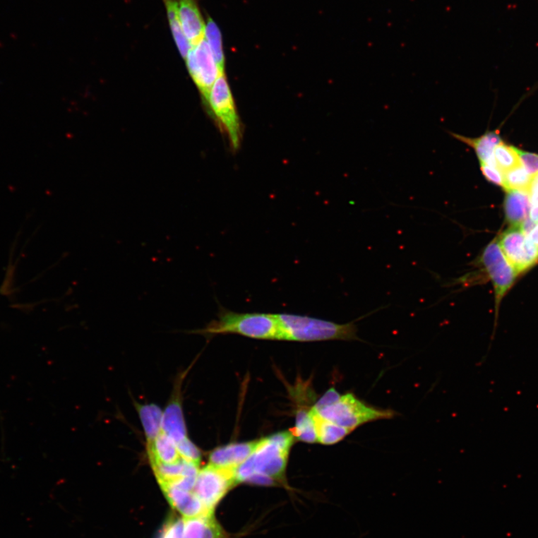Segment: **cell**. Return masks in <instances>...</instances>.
Masks as SVG:
<instances>
[{"mask_svg": "<svg viewBox=\"0 0 538 538\" xmlns=\"http://www.w3.org/2000/svg\"><path fill=\"white\" fill-rule=\"evenodd\" d=\"M217 318L202 329L190 331L211 337L238 335L257 340H283L281 326L276 314L237 313L220 305Z\"/></svg>", "mask_w": 538, "mask_h": 538, "instance_id": "cell-1", "label": "cell"}, {"mask_svg": "<svg viewBox=\"0 0 538 538\" xmlns=\"http://www.w3.org/2000/svg\"><path fill=\"white\" fill-rule=\"evenodd\" d=\"M294 438L309 443L317 442L315 422L310 412H300L297 417V425L291 431Z\"/></svg>", "mask_w": 538, "mask_h": 538, "instance_id": "cell-22", "label": "cell"}, {"mask_svg": "<svg viewBox=\"0 0 538 538\" xmlns=\"http://www.w3.org/2000/svg\"><path fill=\"white\" fill-rule=\"evenodd\" d=\"M205 40L209 44L212 54L222 74L225 73V55L222 46V37L220 30L210 17H208L206 29H205Z\"/></svg>", "mask_w": 538, "mask_h": 538, "instance_id": "cell-21", "label": "cell"}, {"mask_svg": "<svg viewBox=\"0 0 538 538\" xmlns=\"http://www.w3.org/2000/svg\"><path fill=\"white\" fill-rule=\"evenodd\" d=\"M207 101L217 120L220 122L223 131L227 133L230 143L237 150L240 145L241 125L225 74L220 75L216 80Z\"/></svg>", "mask_w": 538, "mask_h": 538, "instance_id": "cell-5", "label": "cell"}, {"mask_svg": "<svg viewBox=\"0 0 538 538\" xmlns=\"http://www.w3.org/2000/svg\"><path fill=\"white\" fill-rule=\"evenodd\" d=\"M169 21L170 28L175 43L181 56L186 59L192 48L184 35L181 20H179L178 5L177 0H162Z\"/></svg>", "mask_w": 538, "mask_h": 538, "instance_id": "cell-20", "label": "cell"}, {"mask_svg": "<svg viewBox=\"0 0 538 538\" xmlns=\"http://www.w3.org/2000/svg\"><path fill=\"white\" fill-rule=\"evenodd\" d=\"M451 134L460 142L465 143L474 149L480 163H484L497 169L494 158V150L497 145L502 143V139L498 132H489L477 138H471L455 133Z\"/></svg>", "mask_w": 538, "mask_h": 538, "instance_id": "cell-15", "label": "cell"}, {"mask_svg": "<svg viewBox=\"0 0 538 538\" xmlns=\"http://www.w3.org/2000/svg\"><path fill=\"white\" fill-rule=\"evenodd\" d=\"M527 237L534 246L538 247V222L535 224L531 232L527 234Z\"/></svg>", "mask_w": 538, "mask_h": 538, "instance_id": "cell-31", "label": "cell"}, {"mask_svg": "<svg viewBox=\"0 0 538 538\" xmlns=\"http://www.w3.org/2000/svg\"><path fill=\"white\" fill-rule=\"evenodd\" d=\"M521 164L527 172L533 175L538 172V155L516 149Z\"/></svg>", "mask_w": 538, "mask_h": 538, "instance_id": "cell-28", "label": "cell"}, {"mask_svg": "<svg viewBox=\"0 0 538 538\" xmlns=\"http://www.w3.org/2000/svg\"><path fill=\"white\" fill-rule=\"evenodd\" d=\"M283 340L318 342L359 340L355 323L338 324L325 319L289 313L276 314Z\"/></svg>", "mask_w": 538, "mask_h": 538, "instance_id": "cell-3", "label": "cell"}, {"mask_svg": "<svg viewBox=\"0 0 538 538\" xmlns=\"http://www.w3.org/2000/svg\"><path fill=\"white\" fill-rule=\"evenodd\" d=\"M184 520L172 518L166 522L160 538H184Z\"/></svg>", "mask_w": 538, "mask_h": 538, "instance_id": "cell-26", "label": "cell"}, {"mask_svg": "<svg viewBox=\"0 0 538 538\" xmlns=\"http://www.w3.org/2000/svg\"><path fill=\"white\" fill-rule=\"evenodd\" d=\"M294 436L291 431L280 432L259 440L252 455L237 467V484L246 482L254 475H261L276 483L285 481V474Z\"/></svg>", "mask_w": 538, "mask_h": 538, "instance_id": "cell-2", "label": "cell"}, {"mask_svg": "<svg viewBox=\"0 0 538 538\" xmlns=\"http://www.w3.org/2000/svg\"><path fill=\"white\" fill-rule=\"evenodd\" d=\"M505 191L511 189L528 191L532 175L530 174L522 164L503 173Z\"/></svg>", "mask_w": 538, "mask_h": 538, "instance_id": "cell-23", "label": "cell"}, {"mask_svg": "<svg viewBox=\"0 0 538 538\" xmlns=\"http://www.w3.org/2000/svg\"><path fill=\"white\" fill-rule=\"evenodd\" d=\"M161 489L170 505L179 512L184 518H196L211 514L193 491H186L163 485Z\"/></svg>", "mask_w": 538, "mask_h": 538, "instance_id": "cell-12", "label": "cell"}, {"mask_svg": "<svg viewBox=\"0 0 538 538\" xmlns=\"http://www.w3.org/2000/svg\"><path fill=\"white\" fill-rule=\"evenodd\" d=\"M162 431L176 443L187 438L182 405L178 395L165 408L162 415Z\"/></svg>", "mask_w": 538, "mask_h": 538, "instance_id": "cell-14", "label": "cell"}, {"mask_svg": "<svg viewBox=\"0 0 538 538\" xmlns=\"http://www.w3.org/2000/svg\"><path fill=\"white\" fill-rule=\"evenodd\" d=\"M506 192L504 202L506 220L511 227H520L528 219L532 207L528 191L511 189Z\"/></svg>", "mask_w": 538, "mask_h": 538, "instance_id": "cell-13", "label": "cell"}, {"mask_svg": "<svg viewBox=\"0 0 538 538\" xmlns=\"http://www.w3.org/2000/svg\"><path fill=\"white\" fill-rule=\"evenodd\" d=\"M177 450L182 459L200 465L201 453L199 448L188 438L177 443Z\"/></svg>", "mask_w": 538, "mask_h": 538, "instance_id": "cell-25", "label": "cell"}, {"mask_svg": "<svg viewBox=\"0 0 538 538\" xmlns=\"http://www.w3.org/2000/svg\"><path fill=\"white\" fill-rule=\"evenodd\" d=\"M479 264L492 282L498 310L505 294L513 286L518 273L506 257L497 239L485 247L480 256Z\"/></svg>", "mask_w": 538, "mask_h": 538, "instance_id": "cell-7", "label": "cell"}, {"mask_svg": "<svg viewBox=\"0 0 538 538\" xmlns=\"http://www.w3.org/2000/svg\"><path fill=\"white\" fill-rule=\"evenodd\" d=\"M148 450L151 465L174 464L182 459L177 443L162 431L155 441L148 443Z\"/></svg>", "mask_w": 538, "mask_h": 538, "instance_id": "cell-17", "label": "cell"}, {"mask_svg": "<svg viewBox=\"0 0 538 538\" xmlns=\"http://www.w3.org/2000/svg\"><path fill=\"white\" fill-rule=\"evenodd\" d=\"M316 413L333 424L352 431L368 422L390 419L396 415L395 412L391 410L371 407L358 400L352 393L341 395L335 404L320 410Z\"/></svg>", "mask_w": 538, "mask_h": 538, "instance_id": "cell-4", "label": "cell"}, {"mask_svg": "<svg viewBox=\"0 0 538 538\" xmlns=\"http://www.w3.org/2000/svg\"><path fill=\"white\" fill-rule=\"evenodd\" d=\"M236 470L217 467L209 464L199 471L193 492L210 513H214L217 505L237 485Z\"/></svg>", "mask_w": 538, "mask_h": 538, "instance_id": "cell-6", "label": "cell"}, {"mask_svg": "<svg viewBox=\"0 0 538 538\" xmlns=\"http://www.w3.org/2000/svg\"><path fill=\"white\" fill-rule=\"evenodd\" d=\"M494 158L497 169L505 173L521 164L516 148L503 142L494 150Z\"/></svg>", "mask_w": 538, "mask_h": 538, "instance_id": "cell-24", "label": "cell"}, {"mask_svg": "<svg viewBox=\"0 0 538 538\" xmlns=\"http://www.w3.org/2000/svg\"><path fill=\"white\" fill-rule=\"evenodd\" d=\"M528 193L532 206L538 205V172L532 175Z\"/></svg>", "mask_w": 538, "mask_h": 538, "instance_id": "cell-30", "label": "cell"}, {"mask_svg": "<svg viewBox=\"0 0 538 538\" xmlns=\"http://www.w3.org/2000/svg\"><path fill=\"white\" fill-rule=\"evenodd\" d=\"M184 520V538H224L223 530L214 513Z\"/></svg>", "mask_w": 538, "mask_h": 538, "instance_id": "cell-16", "label": "cell"}, {"mask_svg": "<svg viewBox=\"0 0 538 538\" xmlns=\"http://www.w3.org/2000/svg\"><path fill=\"white\" fill-rule=\"evenodd\" d=\"M179 20L185 36L192 46L204 40L205 24L197 0H177Z\"/></svg>", "mask_w": 538, "mask_h": 538, "instance_id": "cell-10", "label": "cell"}, {"mask_svg": "<svg viewBox=\"0 0 538 538\" xmlns=\"http://www.w3.org/2000/svg\"><path fill=\"white\" fill-rule=\"evenodd\" d=\"M259 441L232 443L216 448L211 453L210 465L225 469H237L252 455Z\"/></svg>", "mask_w": 538, "mask_h": 538, "instance_id": "cell-11", "label": "cell"}, {"mask_svg": "<svg viewBox=\"0 0 538 538\" xmlns=\"http://www.w3.org/2000/svg\"><path fill=\"white\" fill-rule=\"evenodd\" d=\"M340 396L341 395L335 388L330 389L315 405L312 411L318 412L320 410L335 404L340 398Z\"/></svg>", "mask_w": 538, "mask_h": 538, "instance_id": "cell-29", "label": "cell"}, {"mask_svg": "<svg viewBox=\"0 0 538 538\" xmlns=\"http://www.w3.org/2000/svg\"><path fill=\"white\" fill-rule=\"evenodd\" d=\"M186 60L192 79L208 100L213 84L222 73L205 38L199 44L192 47Z\"/></svg>", "mask_w": 538, "mask_h": 538, "instance_id": "cell-9", "label": "cell"}, {"mask_svg": "<svg viewBox=\"0 0 538 538\" xmlns=\"http://www.w3.org/2000/svg\"><path fill=\"white\" fill-rule=\"evenodd\" d=\"M311 413L315 422L318 443L334 445L342 441L352 432L349 429L333 424L313 412L312 410Z\"/></svg>", "mask_w": 538, "mask_h": 538, "instance_id": "cell-18", "label": "cell"}, {"mask_svg": "<svg viewBox=\"0 0 538 538\" xmlns=\"http://www.w3.org/2000/svg\"><path fill=\"white\" fill-rule=\"evenodd\" d=\"M497 240L518 274L528 270L538 262V247L528 239L521 227H511Z\"/></svg>", "mask_w": 538, "mask_h": 538, "instance_id": "cell-8", "label": "cell"}, {"mask_svg": "<svg viewBox=\"0 0 538 538\" xmlns=\"http://www.w3.org/2000/svg\"><path fill=\"white\" fill-rule=\"evenodd\" d=\"M529 217L535 224L538 222V205L531 207Z\"/></svg>", "mask_w": 538, "mask_h": 538, "instance_id": "cell-32", "label": "cell"}, {"mask_svg": "<svg viewBox=\"0 0 538 538\" xmlns=\"http://www.w3.org/2000/svg\"><path fill=\"white\" fill-rule=\"evenodd\" d=\"M138 415L144 428L148 443L155 441L162 431L163 412L155 405H137Z\"/></svg>", "mask_w": 538, "mask_h": 538, "instance_id": "cell-19", "label": "cell"}, {"mask_svg": "<svg viewBox=\"0 0 538 538\" xmlns=\"http://www.w3.org/2000/svg\"><path fill=\"white\" fill-rule=\"evenodd\" d=\"M481 171L483 176L489 182L498 186H504V175L498 169L492 167L489 165L484 163H480Z\"/></svg>", "mask_w": 538, "mask_h": 538, "instance_id": "cell-27", "label": "cell"}]
</instances>
